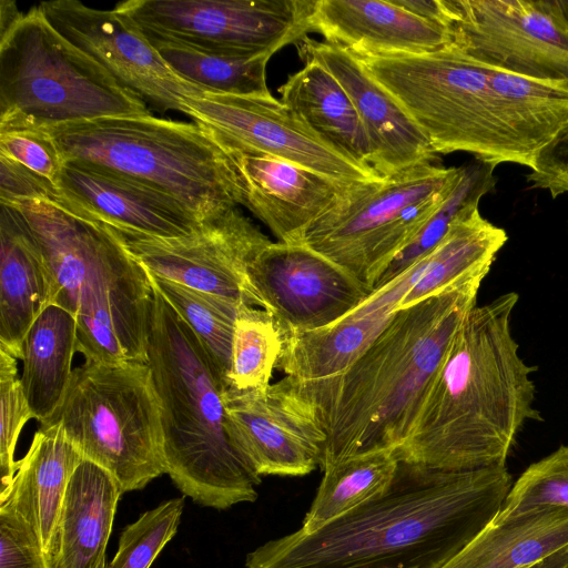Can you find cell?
<instances>
[{
  "mask_svg": "<svg viewBox=\"0 0 568 568\" xmlns=\"http://www.w3.org/2000/svg\"><path fill=\"white\" fill-rule=\"evenodd\" d=\"M153 286L148 366L159 399L165 474L201 506L226 509L257 498L223 403L225 381L197 336Z\"/></svg>",
  "mask_w": 568,
  "mask_h": 568,
  "instance_id": "obj_4",
  "label": "cell"
},
{
  "mask_svg": "<svg viewBox=\"0 0 568 568\" xmlns=\"http://www.w3.org/2000/svg\"><path fill=\"white\" fill-rule=\"evenodd\" d=\"M531 568H568V546L552 552Z\"/></svg>",
  "mask_w": 568,
  "mask_h": 568,
  "instance_id": "obj_44",
  "label": "cell"
},
{
  "mask_svg": "<svg viewBox=\"0 0 568 568\" xmlns=\"http://www.w3.org/2000/svg\"><path fill=\"white\" fill-rule=\"evenodd\" d=\"M304 65L278 88L281 102L326 144L351 160L371 166V145L345 89L320 62Z\"/></svg>",
  "mask_w": 568,
  "mask_h": 568,
  "instance_id": "obj_27",
  "label": "cell"
},
{
  "mask_svg": "<svg viewBox=\"0 0 568 568\" xmlns=\"http://www.w3.org/2000/svg\"><path fill=\"white\" fill-rule=\"evenodd\" d=\"M507 240L506 231L486 220L478 207L460 216L425 256L422 273L398 310L436 295L470 274L490 270Z\"/></svg>",
  "mask_w": 568,
  "mask_h": 568,
  "instance_id": "obj_30",
  "label": "cell"
},
{
  "mask_svg": "<svg viewBox=\"0 0 568 568\" xmlns=\"http://www.w3.org/2000/svg\"><path fill=\"white\" fill-rule=\"evenodd\" d=\"M282 351V334L264 308L241 304L235 321L226 387L265 389Z\"/></svg>",
  "mask_w": 568,
  "mask_h": 568,
  "instance_id": "obj_35",
  "label": "cell"
},
{
  "mask_svg": "<svg viewBox=\"0 0 568 568\" xmlns=\"http://www.w3.org/2000/svg\"><path fill=\"white\" fill-rule=\"evenodd\" d=\"M529 170L531 189L546 190L554 199L568 193V126L538 152Z\"/></svg>",
  "mask_w": 568,
  "mask_h": 568,
  "instance_id": "obj_41",
  "label": "cell"
},
{
  "mask_svg": "<svg viewBox=\"0 0 568 568\" xmlns=\"http://www.w3.org/2000/svg\"><path fill=\"white\" fill-rule=\"evenodd\" d=\"M77 352L74 316L48 304L28 329L22 345L21 385L32 417L47 423L59 408L71 381Z\"/></svg>",
  "mask_w": 568,
  "mask_h": 568,
  "instance_id": "obj_29",
  "label": "cell"
},
{
  "mask_svg": "<svg viewBox=\"0 0 568 568\" xmlns=\"http://www.w3.org/2000/svg\"><path fill=\"white\" fill-rule=\"evenodd\" d=\"M499 121L520 165L531 168L538 152L568 126V81L536 80L491 68Z\"/></svg>",
  "mask_w": 568,
  "mask_h": 568,
  "instance_id": "obj_28",
  "label": "cell"
},
{
  "mask_svg": "<svg viewBox=\"0 0 568 568\" xmlns=\"http://www.w3.org/2000/svg\"><path fill=\"white\" fill-rule=\"evenodd\" d=\"M538 507L568 508V445L531 464L513 484L499 514Z\"/></svg>",
  "mask_w": 568,
  "mask_h": 568,
  "instance_id": "obj_37",
  "label": "cell"
},
{
  "mask_svg": "<svg viewBox=\"0 0 568 568\" xmlns=\"http://www.w3.org/2000/svg\"><path fill=\"white\" fill-rule=\"evenodd\" d=\"M183 508L184 498H173L140 515L122 531L118 551L105 568H150L176 534Z\"/></svg>",
  "mask_w": 568,
  "mask_h": 568,
  "instance_id": "obj_36",
  "label": "cell"
},
{
  "mask_svg": "<svg viewBox=\"0 0 568 568\" xmlns=\"http://www.w3.org/2000/svg\"><path fill=\"white\" fill-rule=\"evenodd\" d=\"M109 227L151 275L261 307L247 268L272 241L237 207L203 220L193 233L181 237Z\"/></svg>",
  "mask_w": 568,
  "mask_h": 568,
  "instance_id": "obj_13",
  "label": "cell"
},
{
  "mask_svg": "<svg viewBox=\"0 0 568 568\" xmlns=\"http://www.w3.org/2000/svg\"><path fill=\"white\" fill-rule=\"evenodd\" d=\"M17 362L18 359L10 352L0 346L1 489L13 478L17 467L14 459L17 443L26 423L33 418L18 375Z\"/></svg>",
  "mask_w": 568,
  "mask_h": 568,
  "instance_id": "obj_38",
  "label": "cell"
},
{
  "mask_svg": "<svg viewBox=\"0 0 568 568\" xmlns=\"http://www.w3.org/2000/svg\"><path fill=\"white\" fill-rule=\"evenodd\" d=\"M48 423H59L83 458L106 469L123 493L165 474L161 409L145 363L84 361Z\"/></svg>",
  "mask_w": 568,
  "mask_h": 568,
  "instance_id": "obj_8",
  "label": "cell"
},
{
  "mask_svg": "<svg viewBox=\"0 0 568 568\" xmlns=\"http://www.w3.org/2000/svg\"><path fill=\"white\" fill-rule=\"evenodd\" d=\"M490 270L396 311L373 344L343 373L293 381L326 435L321 468L348 457L398 449L426 392Z\"/></svg>",
  "mask_w": 568,
  "mask_h": 568,
  "instance_id": "obj_3",
  "label": "cell"
},
{
  "mask_svg": "<svg viewBox=\"0 0 568 568\" xmlns=\"http://www.w3.org/2000/svg\"><path fill=\"white\" fill-rule=\"evenodd\" d=\"M38 8L62 37L156 110L186 114V100L203 93L178 77L140 27L118 10L77 0L44 1Z\"/></svg>",
  "mask_w": 568,
  "mask_h": 568,
  "instance_id": "obj_15",
  "label": "cell"
},
{
  "mask_svg": "<svg viewBox=\"0 0 568 568\" xmlns=\"http://www.w3.org/2000/svg\"><path fill=\"white\" fill-rule=\"evenodd\" d=\"M357 58L405 108L436 154L466 152L496 166L520 164L499 121L490 67L450 44L418 54Z\"/></svg>",
  "mask_w": 568,
  "mask_h": 568,
  "instance_id": "obj_9",
  "label": "cell"
},
{
  "mask_svg": "<svg viewBox=\"0 0 568 568\" xmlns=\"http://www.w3.org/2000/svg\"><path fill=\"white\" fill-rule=\"evenodd\" d=\"M424 257L372 291L357 307L333 324L313 331L283 333L276 368L296 382L318 381L346 371L398 311L400 300L422 273Z\"/></svg>",
  "mask_w": 568,
  "mask_h": 568,
  "instance_id": "obj_20",
  "label": "cell"
},
{
  "mask_svg": "<svg viewBox=\"0 0 568 568\" xmlns=\"http://www.w3.org/2000/svg\"><path fill=\"white\" fill-rule=\"evenodd\" d=\"M233 442L258 476H304L321 467L326 440L314 405L285 376L265 389L224 388Z\"/></svg>",
  "mask_w": 568,
  "mask_h": 568,
  "instance_id": "obj_16",
  "label": "cell"
},
{
  "mask_svg": "<svg viewBox=\"0 0 568 568\" xmlns=\"http://www.w3.org/2000/svg\"><path fill=\"white\" fill-rule=\"evenodd\" d=\"M311 31L357 57L418 54L450 44L448 30L393 1L315 0Z\"/></svg>",
  "mask_w": 568,
  "mask_h": 568,
  "instance_id": "obj_22",
  "label": "cell"
},
{
  "mask_svg": "<svg viewBox=\"0 0 568 568\" xmlns=\"http://www.w3.org/2000/svg\"><path fill=\"white\" fill-rule=\"evenodd\" d=\"M17 207L44 255L50 303L77 322V352L85 362H148L151 276L105 224L48 199Z\"/></svg>",
  "mask_w": 568,
  "mask_h": 568,
  "instance_id": "obj_5",
  "label": "cell"
},
{
  "mask_svg": "<svg viewBox=\"0 0 568 568\" xmlns=\"http://www.w3.org/2000/svg\"><path fill=\"white\" fill-rule=\"evenodd\" d=\"M459 166L428 161L353 184L305 232L307 245L372 292L454 187Z\"/></svg>",
  "mask_w": 568,
  "mask_h": 568,
  "instance_id": "obj_10",
  "label": "cell"
},
{
  "mask_svg": "<svg viewBox=\"0 0 568 568\" xmlns=\"http://www.w3.org/2000/svg\"><path fill=\"white\" fill-rule=\"evenodd\" d=\"M296 47L301 60L312 59L323 64L347 92L371 145V165L381 176L437 159L414 119L356 55L308 37Z\"/></svg>",
  "mask_w": 568,
  "mask_h": 568,
  "instance_id": "obj_18",
  "label": "cell"
},
{
  "mask_svg": "<svg viewBox=\"0 0 568 568\" xmlns=\"http://www.w3.org/2000/svg\"><path fill=\"white\" fill-rule=\"evenodd\" d=\"M150 276L152 284L197 336L226 385L235 321L243 303Z\"/></svg>",
  "mask_w": 568,
  "mask_h": 568,
  "instance_id": "obj_34",
  "label": "cell"
},
{
  "mask_svg": "<svg viewBox=\"0 0 568 568\" xmlns=\"http://www.w3.org/2000/svg\"><path fill=\"white\" fill-rule=\"evenodd\" d=\"M37 199L55 201V186L0 154V204L13 205L23 200Z\"/></svg>",
  "mask_w": 568,
  "mask_h": 568,
  "instance_id": "obj_42",
  "label": "cell"
},
{
  "mask_svg": "<svg viewBox=\"0 0 568 568\" xmlns=\"http://www.w3.org/2000/svg\"><path fill=\"white\" fill-rule=\"evenodd\" d=\"M261 307L281 334L333 324L371 293L337 264L305 244L271 242L247 268Z\"/></svg>",
  "mask_w": 568,
  "mask_h": 568,
  "instance_id": "obj_17",
  "label": "cell"
},
{
  "mask_svg": "<svg viewBox=\"0 0 568 568\" xmlns=\"http://www.w3.org/2000/svg\"><path fill=\"white\" fill-rule=\"evenodd\" d=\"M64 163L119 175L160 192L200 221L243 205L229 151L205 129L146 115L111 116L44 129Z\"/></svg>",
  "mask_w": 568,
  "mask_h": 568,
  "instance_id": "obj_6",
  "label": "cell"
},
{
  "mask_svg": "<svg viewBox=\"0 0 568 568\" xmlns=\"http://www.w3.org/2000/svg\"><path fill=\"white\" fill-rule=\"evenodd\" d=\"M314 0H129L115 10L146 33L201 50L272 53L311 31Z\"/></svg>",
  "mask_w": 568,
  "mask_h": 568,
  "instance_id": "obj_11",
  "label": "cell"
},
{
  "mask_svg": "<svg viewBox=\"0 0 568 568\" xmlns=\"http://www.w3.org/2000/svg\"><path fill=\"white\" fill-rule=\"evenodd\" d=\"M550 3L568 26V0H550Z\"/></svg>",
  "mask_w": 568,
  "mask_h": 568,
  "instance_id": "obj_45",
  "label": "cell"
},
{
  "mask_svg": "<svg viewBox=\"0 0 568 568\" xmlns=\"http://www.w3.org/2000/svg\"><path fill=\"white\" fill-rule=\"evenodd\" d=\"M82 460L59 423L40 425L13 478L0 490V509L13 513L33 532L51 568L67 486Z\"/></svg>",
  "mask_w": 568,
  "mask_h": 568,
  "instance_id": "obj_23",
  "label": "cell"
},
{
  "mask_svg": "<svg viewBox=\"0 0 568 568\" xmlns=\"http://www.w3.org/2000/svg\"><path fill=\"white\" fill-rule=\"evenodd\" d=\"M495 168L477 159L459 166L458 179L449 194L413 241L392 261L375 288L390 282L426 256L444 239L456 220L478 207L481 197L495 190Z\"/></svg>",
  "mask_w": 568,
  "mask_h": 568,
  "instance_id": "obj_33",
  "label": "cell"
},
{
  "mask_svg": "<svg viewBox=\"0 0 568 568\" xmlns=\"http://www.w3.org/2000/svg\"><path fill=\"white\" fill-rule=\"evenodd\" d=\"M0 154L30 170L57 189L64 161L47 130H0Z\"/></svg>",
  "mask_w": 568,
  "mask_h": 568,
  "instance_id": "obj_39",
  "label": "cell"
},
{
  "mask_svg": "<svg viewBox=\"0 0 568 568\" xmlns=\"http://www.w3.org/2000/svg\"><path fill=\"white\" fill-rule=\"evenodd\" d=\"M145 36L178 77L203 92L272 95L266 84V65L272 53H219L171 39Z\"/></svg>",
  "mask_w": 568,
  "mask_h": 568,
  "instance_id": "obj_32",
  "label": "cell"
},
{
  "mask_svg": "<svg viewBox=\"0 0 568 568\" xmlns=\"http://www.w3.org/2000/svg\"><path fill=\"white\" fill-rule=\"evenodd\" d=\"M398 465L396 450L384 449L348 457L325 467L300 530L313 534L382 495L392 485Z\"/></svg>",
  "mask_w": 568,
  "mask_h": 568,
  "instance_id": "obj_31",
  "label": "cell"
},
{
  "mask_svg": "<svg viewBox=\"0 0 568 568\" xmlns=\"http://www.w3.org/2000/svg\"><path fill=\"white\" fill-rule=\"evenodd\" d=\"M55 202L85 219L153 237L190 235L202 222L160 192L74 163H64Z\"/></svg>",
  "mask_w": 568,
  "mask_h": 568,
  "instance_id": "obj_21",
  "label": "cell"
},
{
  "mask_svg": "<svg viewBox=\"0 0 568 568\" xmlns=\"http://www.w3.org/2000/svg\"><path fill=\"white\" fill-rule=\"evenodd\" d=\"M146 114L139 95L62 37L38 7L0 38V130Z\"/></svg>",
  "mask_w": 568,
  "mask_h": 568,
  "instance_id": "obj_7",
  "label": "cell"
},
{
  "mask_svg": "<svg viewBox=\"0 0 568 568\" xmlns=\"http://www.w3.org/2000/svg\"><path fill=\"white\" fill-rule=\"evenodd\" d=\"M568 546V508L538 507L497 517L440 568H531Z\"/></svg>",
  "mask_w": 568,
  "mask_h": 568,
  "instance_id": "obj_26",
  "label": "cell"
},
{
  "mask_svg": "<svg viewBox=\"0 0 568 568\" xmlns=\"http://www.w3.org/2000/svg\"><path fill=\"white\" fill-rule=\"evenodd\" d=\"M122 494L106 469L83 458L69 480L62 501L53 568H97L105 557Z\"/></svg>",
  "mask_w": 568,
  "mask_h": 568,
  "instance_id": "obj_25",
  "label": "cell"
},
{
  "mask_svg": "<svg viewBox=\"0 0 568 568\" xmlns=\"http://www.w3.org/2000/svg\"><path fill=\"white\" fill-rule=\"evenodd\" d=\"M23 13L18 10L17 3L10 0L0 2V36L7 34L22 18Z\"/></svg>",
  "mask_w": 568,
  "mask_h": 568,
  "instance_id": "obj_43",
  "label": "cell"
},
{
  "mask_svg": "<svg viewBox=\"0 0 568 568\" xmlns=\"http://www.w3.org/2000/svg\"><path fill=\"white\" fill-rule=\"evenodd\" d=\"M518 300L507 292L468 312L396 449L399 460L454 471L506 466L527 422L541 419L536 368L511 333Z\"/></svg>",
  "mask_w": 568,
  "mask_h": 568,
  "instance_id": "obj_2",
  "label": "cell"
},
{
  "mask_svg": "<svg viewBox=\"0 0 568 568\" xmlns=\"http://www.w3.org/2000/svg\"><path fill=\"white\" fill-rule=\"evenodd\" d=\"M106 567V556L101 559L98 564L97 568H105Z\"/></svg>",
  "mask_w": 568,
  "mask_h": 568,
  "instance_id": "obj_46",
  "label": "cell"
},
{
  "mask_svg": "<svg viewBox=\"0 0 568 568\" xmlns=\"http://www.w3.org/2000/svg\"><path fill=\"white\" fill-rule=\"evenodd\" d=\"M0 205V346L21 359L28 329L50 303L51 275L20 211Z\"/></svg>",
  "mask_w": 568,
  "mask_h": 568,
  "instance_id": "obj_24",
  "label": "cell"
},
{
  "mask_svg": "<svg viewBox=\"0 0 568 568\" xmlns=\"http://www.w3.org/2000/svg\"><path fill=\"white\" fill-rule=\"evenodd\" d=\"M507 466L442 470L399 460L389 488L313 534L246 555V568H440L501 511Z\"/></svg>",
  "mask_w": 568,
  "mask_h": 568,
  "instance_id": "obj_1",
  "label": "cell"
},
{
  "mask_svg": "<svg viewBox=\"0 0 568 568\" xmlns=\"http://www.w3.org/2000/svg\"><path fill=\"white\" fill-rule=\"evenodd\" d=\"M184 105L223 146L264 152L347 184L384 178L326 144L273 95L203 92Z\"/></svg>",
  "mask_w": 568,
  "mask_h": 568,
  "instance_id": "obj_14",
  "label": "cell"
},
{
  "mask_svg": "<svg viewBox=\"0 0 568 568\" xmlns=\"http://www.w3.org/2000/svg\"><path fill=\"white\" fill-rule=\"evenodd\" d=\"M0 568H51L33 532L7 509H0Z\"/></svg>",
  "mask_w": 568,
  "mask_h": 568,
  "instance_id": "obj_40",
  "label": "cell"
},
{
  "mask_svg": "<svg viewBox=\"0 0 568 568\" xmlns=\"http://www.w3.org/2000/svg\"><path fill=\"white\" fill-rule=\"evenodd\" d=\"M450 45L495 70L568 81V26L549 0H445Z\"/></svg>",
  "mask_w": 568,
  "mask_h": 568,
  "instance_id": "obj_12",
  "label": "cell"
},
{
  "mask_svg": "<svg viewBox=\"0 0 568 568\" xmlns=\"http://www.w3.org/2000/svg\"><path fill=\"white\" fill-rule=\"evenodd\" d=\"M224 148L241 178L243 205L278 242L302 244L310 226L353 185L264 152Z\"/></svg>",
  "mask_w": 568,
  "mask_h": 568,
  "instance_id": "obj_19",
  "label": "cell"
}]
</instances>
